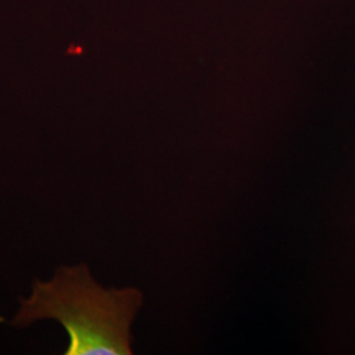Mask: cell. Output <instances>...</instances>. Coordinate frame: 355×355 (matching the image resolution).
Wrapping results in <instances>:
<instances>
[{"label":"cell","instance_id":"6da1fadb","mask_svg":"<svg viewBox=\"0 0 355 355\" xmlns=\"http://www.w3.org/2000/svg\"><path fill=\"white\" fill-rule=\"evenodd\" d=\"M13 327L53 318L69 334L64 355H130V327L142 305L137 288H104L89 267L62 266L51 282L35 280L32 295L19 299Z\"/></svg>","mask_w":355,"mask_h":355}]
</instances>
